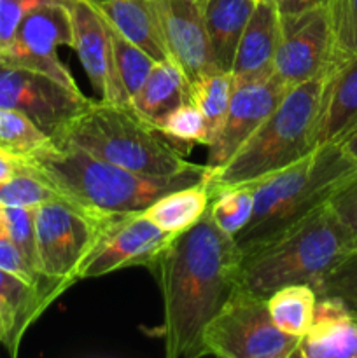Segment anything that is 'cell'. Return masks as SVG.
<instances>
[{
  "label": "cell",
  "instance_id": "d4e9b609",
  "mask_svg": "<svg viewBox=\"0 0 357 358\" xmlns=\"http://www.w3.org/2000/svg\"><path fill=\"white\" fill-rule=\"evenodd\" d=\"M231 93H233V77L230 72L220 69L202 73L189 83L188 101L195 105L205 117L212 142L226 119Z\"/></svg>",
  "mask_w": 357,
  "mask_h": 358
},
{
  "label": "cell",
  "instance_id": "6da1fadb",
  "mask_svg": "<svg viewBox=\"0 0 357 358\" xmlns=\"http://www.w3.org/2000/svg\"><path fill=\"white\" fill-rule=\"evenodd\" d=\"M240 257L233 238L209 212L160 255L150 269L163 301L160 334L167 358L203 357V332L237 290Z\"/></svg>",
  "mask_w": 357,
  "mask_h": 358
},
{
  "label": "cell",
  "instance_id": "44dd1931",
  "mask_svg": "<svg viewBox=\"0 0 357 358\" xmlns=\"http://www.w3.org/2000/svg\"><path fill=\"white\" fill-rule=\"evenodd\" d=\"M258 0H202L203 17L217 66L231 72L238 42Z\"/></svg>",
  "mask_w": 357,
  "mask_h": 358
},
{
  "label": "cell",
  "instance_id": "603a6c76",
  "mask_svg": "<svg viewBox=\"0 0 357 358\" xmlns=\"http://www.w3.org/2000/svg\"><path fill=\"white\" fill-rule=\"evenodd\" d=\"M0 299L6 301L14 313V329L7 343V350L10 355L16 357L27 329L56 299L38 285H34L6 269H0Z\"/></svg>",
  "mask_w": 357,
  "mask_h": 358
},
{
  "label": "cell",
  "instance_id": "8d00e7d4",
  "mask_svg": "<svg viewBox=\"0 0 357 358\" xmlns=\"http://www.w3.org/2000/svg\"><path fill=\"white\" fill-rule=\"evenodd\" d=\"M328 0H273L280 16H290L326 6Z\"/></svg>",
  "mask_w": 357,
  "mask_h": 358
},
{
  "label": "cell",
  "instance_id": "3957f363",
  "mask_svg": "<svg viewBox=\"0 0 357 358\" xmlns=\"http://www.w3.org/2000/svg\"><path fill=\"white\" fill-rule=\"evenodd\" d=\"M354 250L350 234L324 203L286 233L244 252L238 264V287L261 297L294 283L315 290Z\"/></svg>",
  "mask_w": 357,
  "mask_h": 358
},
{
  "label": "cell",
  "instance_id": "8992f818",
  "mask_svg": "<svg viewBox=\"0 0 357 358\" xmlns=\"http://www.w3.org/2000/svg\"><path fill=\"white\" fill-rule=\"evenodd\" d=\"M51 140L135 173L164 177L205 168L186 159L178 147L128 107L102 100L91 101Z\"/></svg>",
  "mask_w": 357,
  "mask_h": 358
},
{
  "label": "cell",
  "instance_id": "277c9868",
  "mask_svg": "<svg viewBox=\"0 0 357 358\" xmlns=\"http://www.w3.org/2000/svg\"><path fill=\"white\" fill-rule=\"evenodd\" d=\"M354 164L340 145H322L284 170L254 180V210L244 229L233 238L244 252L265 245L324 205L336 185L349 177Z\"/></svg>",
  "mask_w": 357,
  "mask_h": 358
},
{
  "label": "cell",
  "instance_id": "2e32d148",
  "mask_svg": "<svg viewBox=\"0 0 357 358\" xmlns=\"http://www.w3.org/2000/svg\"><path fill=\"white\" fill-rule=\"evenodd\" d=\"M280 41V14L273 0H258L241 34L231 77L248 80L273 73V59Z\"/></svg>",
  "mask_w": 357,
  "mask_h": 358
},
{
  "label": "cell",
  "instance_id": "5b68a950",
  "mask_svg": "<svg viewBox=\"0 0 357 358\" xmlns=\"http://www.w3.org/2000/svg\"><path fill=\"white\" fill-rule=\"evenodd\" d=\"M326 77L290 87L279 107L212 173L209 189L245 184L290 166L317 149V124Z\"/></svg>",
  "mask_w": 357,
  "mask_h": 358
},
{
  "label": "cell",
  "instance_id": "9c48e42d",
  "mask_svg": "<svg viewBox=\"0 0 357 358\" xmlns=\"http://www.w3.org/2000/svg\"><path fill=\"white\" fill-rule=\"evenodd\" d=\"M91 98L37 70L0 62V110L30 119L49 138L86 110Z\"/></svg>",
  "mask_w": 357,
  "mask_h": 358
},
{
  "label": "cell",
  "instance_id": "f546056e",
  "mask_svg": "<svg viewBox=\"0 0 357 358\" xmlns=\"http://www.w3.org/2000/svg\"><path fill=\"white\" fill-rule=\"evenodd\" d=\"M153 128L156 131H160L164 138L170 140L181 150L182 147L188 145L209 147L210 142H212V136H210L205 117L189 101H186V103L178 105L177 108L168 112Z\"/></svg>",
  "mask_w": 357,
  "mask_h": 358
},
{
  "label": "cell",
  "instance_id": "ac0fdd59",
  "mask_svg": "<svg viewBox=\"0 0 357 358\" xmlns=\"http://www.w3.org/2000/svg\"><path fill=\"white\" fill-rule=\"evenodd\" d=\"M357 133V59L326 76L317 147L340 145Z\"/></svg>",
  "mask_w": 357,
  "mask_h": 358
},
{
  "label": "cell",
  "instance_id": "8fae6325",
  "mask_svg": "<svg viewBox=\"0 0 357 358\" xmlns=\"http://www.w3.org/2000/svg\"><path fill=\"white\" fill-rule=\"evenodd\" d=\"M331 30L326 6L280 16V41L273 59V77L286 87L328 76Z\"/></svg>",
  "mask_w": 357,
  "mask_h": 358
},
{
  "label": "cell",
  "instance_id": "836d02e7",
  "mask_svg": "<svg viewBox=\"0 0 357 358\" xmlns=\"http://www.w3.org/2000/svg\"><path fill=\"white\" fill-rule=\"evenodd\" d=\"M326 205L338 219V222L345 227L357 248V170H354L349 177L336 185Z\"/></svg>",
  "mask_w": 357,
  "mask_h": 358
},
{
  "label": "cell",
  "instance_id": "484cf974",
  "mask_svg": "<svg viewBox=\"0 0 357 358\" xmlns=\"http://www.w3.org/2000/svg\"><path fill=\"white\" fill-rule=\"evenodd\" d=\"M108 37H111L115 80H118V87L121 91L122 105L126 107L130 100L139 93L144 80L147 79L156 62L146 51H142L139 45L122 37L111 23H108Z\"/></svg>",
  "mask_w": 357,
  "mask_h": 358
},
{
  "label": "cell",
  "instance_id": "ba28073f",
  "mask_svg": "<svg viewBox=\"0 0 357 358\" xmlns=\"http://www.w3.org/2000/svg\"><path fill=\"white\" fill-rule=\"evenodd\" d=\"M300 338L286 334L273 324L268 297L237 287L202 338L203 357L290 358Z\"/></svg>",
  "mask_w": 357,
  "mask_h": 358
},
{
  "label": "cell",
  "instance_id": "83f0119b",
  "mask_svg": "<svg viewBox=\"0 0 357 358\" xmlns=\"http://www.w3.org/2000/svg\"><path fill=\"white\" fill-rule=\"evenodd\" d=\"M49 203H72L27 161L7 182L0 184V205L38 208Z\"/></svg>",
  "mask_w": 357,
  "mask_h": 358
},
{
  "label": "cell",
  "instance_id": "74e56055",
  "mask_svg": "<svg viewBox=\"0 0 357 358\" xmlns=\"http://www.w3.org/2000/svg\"><path fill=\"white\" fill-rule=\"evenodd\" d=\"M23 159L24 157L20 156V154L0 147V184L9 180L20 170V166L23 164Z\"/></svg>",
  "mask_w": 357,
  "mask_h": 358
},
{
  "label": "cell",
  "instance_id": "f35d334b",
  "mask_svg": "<svg viewBox=\"0 0 357 358\" xmlns=\"http://www.w3.org/2000/svg\"><path fill=\"white\" fill-rule=\"evenodd\" d=\"M14 329V313L9 306H7L6 301L0 299V345H6L9 343L10 334H13Z\"/></svg>",
  "mask_w": 357,
  "mask_h": 358
},
{
  "label": "cell",
  "instance_id": "9a60e30c",
  "mask_svg": "<svg viewBox=\"0 0 357 358\" xmlns=\"http://www.w3.org/2000/svg\"><path fill=\"white\" fill-rule=\"evenodd\" d=\"M72 16L74 42L77 58L86 72L98 100L122 105L112 63L108 23L94 0H66Z\"/></svg>",
  "mask_w": 357,
  "mask_h": 358
},
{
  "label": "cell",
  "instance_id": "ffe728a7",
  "mask_svg": "<svg viewBox=\"0 0 357 358\" xmlns=\"http://www.w3.org/2000/svg\"><path fill=\"white\" fill-rule=\"evenodd\" d=\"M188 79L170 59L156 62L126 107L146 124L154 126L168 112L188 101Z\"/></svg>",
  "mask_w": 357,
  "mask_h": 358
},
{
  "label": "cell",
  "instance_id": "5bb4252c",
  "mask_svg": "<svg viewBox=\"0 0 357 358\" xmlns=\"http://www.w3.org/2000/svg\"><path fill=\"white\" fill-rule=\"evenodd\" d=\"M168 59L191 83L219 69L198 0H156Z\"/></svg>",
  "mask_w": 357,
  "mask_h": 358
},
{
  "label": "cell",
  "instance_id": "7a4b0ae2",
  "mask_svg": "<svg viewBox=\"0 0 357 358\" xmlns=\"http://www.w3.org/2000/svg\"><path fill=\"white\" fill-rule=\"evenodd\" d=\"M72 203L108 215L140 213L161 196L203 180L206 168L177 175H144L62 143H48L24 157Z\"/></svg>",
  "mask_w": 357,
  "mask_h": 358
},
{
  "label": "cell",
  "instance_id": "cb8c5ba5",
  "mask_svg": "<svg viewBox=\"0 0 357 358\" xmlns=\"http://www.w3.org/2000/svg\"><path fill=\"white\" fill-rule=\"evenodd\" d=\"M317 292L304 283L280 287L268 296V310L273 324L286 334L303 338L312 327Z\"/></svg>",
  "mask_w": 357,
  "mask_h": 358
},
{
  "label": "cell",
  "instance_id": "60d3db41",
  "mask_svg": "<svg viewBox=\"0 0 357 358\" xmlns=\"http://www.w3.org/2000/svg\"><path fill=\"white\" fill-rule=\"evenodd\" d=\"M4 220V205H0V222Z\"/></svg>",
  "mask_w": 357,
  "mask_h": 358
},
{
  "label": "cell",
  "instance_id": "d6a6232c",
  "mask_svg": "<svg viewBox=\"0 0 357 358\" xmlns=\"http://www.w3.org/2000/svg\"><path fill=\"white\" fill-rule=\"evenodd\" d=\"M4 226H6L10 240L14 241V245L20 248L23 257L27 259L30 268L44 278L37 250V234H35V208L4 206Z\"/></svg>",
  "mask_w": 357,
  "mask_h": 358
},
{
  "label": "cell",
  "instance_id": "4fadbf2b",
  "mask_svg": "<svg viewBox=\"0 0 357 358\" xmlns=\"http://www.w3.org/2000/svg\"><path fill=\"white\" fill-rule=\"evenodd\" d=\"M289 87L272 76L248 80H233L230 108L219 133L210 143L206 156V175L223 166L238 147L279 107Z\"/></svg>",
  "mask_w": 357,
  "mask_h": 358
},
{
  "label": "cell",
  "instance_id": "52a82bcc",
  "mask_svg": "<svg viewBox=\"0 0 357 358\" xmlns=\"http://www.w3.org/2000/svg\"><path fill=\"white\" fill-rule=\"evenodd\" d=\"M114 215L77 203L35 208V234L44 278L59 292L80 280V271Z\"/></svg>",
  "mask_w": 357,
  "mask_h": 358
},
{
  "label": "cell",
  "instance_id": "e0dca14e",
  "mask_svg": "<svg viewBox=\"0 0 357 358\" xmlns=\"http://www.w3.org/2000/svg\"><path fill=\"white\" fill-rule=\"evenodd\" d=\"M294 357L357 358V318L338 301L317 297L312 327L300 339Z\"/></svg>",
  "mask_w": 357,
  "mask_h": 358
},
{
  "label": "cell",
  "instance_id": "4dcf8cb0",
  "mask_svg": "<svg viewBox=\"0 0 357 358\" xmlns=\"http://www.w3.org/2000/svg\"><path fill=\"white\" fill-rule=\"evenodd\" d=\"M51 142L28 117L13 110H0V147L27 157Z\"/></svg>",
  "mask_w": 357,
  "mask_h": 358
},
{
  "label": "cell",
  "instance_id": "b9f144b4",
  "mask_svg": "<svg viewBox=\"0 0 357 358\" xmlns=\"http://www.w3.org/2000/svg\"><path fill=\"white\" fill-rule=\"evenodd\" d=\"M198 2H202V0H198Z\"/></svg>",
  "mask_w": 357,
  "mask_h": 358
},
{
  "label": "cell",
  "instance_id": "ab89813d",
  "mask_svg": "<svg viewBox=\"0 0 357 358\" xmlns=\"http://www.w3.org/2000/svg\"><path fill=\"white\" fill-rule=\"evenodd\" d=\"M340 147H342V150L345 152V156L349 157L354 164H357V133L350 136V138H346L343 143H340Z\"/></svg>",
  "mask_w": 357,
  "mask_h": 358
},
{
  "label": "cell",
  "instance_id": "7402d4cb",
  "mask_svg": "<svg viewBox=\"0 0 357 358\" xmlns=\"http://www.w3.org/2000/svg\"><path fill=\"white\" fill-rule=\"evenodd\" d=\"M209 205L210 189L203 178L196 184L161 196L142 213L164 233L181 234L206 215Z\"/></svg>",
  "mask_w": 357,
  "mask_h": 358
},
{
  "label": "cell",
  "instance_id": "7c38bea8",
  "mask_svg": "<svg viewBox=\"0 0 357 358\" xmlns=\"http://www.w3.org/2000/svg\"><path fill=\"white\" fill-rule=\"evenodd\" d=\"M175 236L161 231L142 212L114 215L88 257L80 280L100 278L133 266L150 269Z\"/></svg>",
  "mask_w": 357,
  "mask_h": 358
},
{
  "label": "cell",
  "instance_id": "f1b7e54d",
  "mask_svg": "<svg viewBox=\"0 0 357 358\" xmlns=\"http://www.w3.org/2000/svg\"><path fill=\"white\" fill-rule=\"evenodd\" d=\"M331 59L328 76L345 63L357 59V0H328Z\"/></svg>",
  "mask_w": 357,
  "mask_h": 358
},
{
  "label": "cell",
  "instance_id": "4316f807",
  "mask_svg": "<svg viewBox=\"0 0 357 358\" xmlns=\"http://www.w3.org/2000/svg\"><path fill=\"white\" fill-rule=\"evenodd\" d=\"M254 180L245 182V184L212 189L210 191L209 205V215L212 222L223 233H226L227 236H237L252 215V210H254Z\"/></svg>",
  "mask_w": 357,
  "mask_h": 358
},
{
  "label": "cell",
  "instance_id": "1f68e13d",
  "mask_svg": "<svg viewBox=\"0 0 357 358\" xmlns=\"http://www.w3.org/2000/svg\"><path fill=\"white\" fill-rule=\"evenodd\" d=\"M315 292L317 297H331L338 301L357 318V248L322 278L315 287Z\"/></svg>",
  "mask_w": 357,
  "mask_h": 358
},
{
  "label": "cell",
  "instance_id": "d6986e66",
  "mask_svg": "<svg viewBox=\"0 0 357 358\" xmlns=\"http://www.w3.org/2000/svg\"><path fill=\"white\" fill-rule=\"evenodd\" d=\"M105 20L154 62L168 59L156 0H94Z\"/></svg>",
  "mask_w": 357,
  "mask_h": 358
},
{
  "label": "cell",
  "instance_id": "d590c367",
  "mask_svg": "<svg viewBox=\"0 0 357 358\" xmlns=\"http://www.w3.org/2000/svg\"><path fill=\"white\" fill-rule=\"evenodd\" d=\"M56 2L66 0H0V49L9 44L23 17L30 10Z\"/></svg>",
  "mask_w": 357,
  "mask_h": 358
},
{
  "label": "cell",
  "instance_id": "30bf717a",
  "mask_svg": "<svg viewBox=\"0 0 357 358\" xmlns=\"http://www.w3.org/2000/svg\"><path fill=\"white\" fill-rule=\"evenodd\" d=\"M72 16L66 2L46 3L23 17L9 44L0 49V62L37 70L66 87L79 90L58 56L59 45L72 48Z\"/></svg>",
  "mask_w": 357,
  "mask_h": 358
},
{
  "label": "cell",
  "instance_id": "e575fe53",
  "mask_svg": "<svg viewBox=\"0 0 357 358\" xmlns=\"http://www.w3.org/2000/svg\"><path fill=\"white\" fill-rule=\"evenodd\" d=\"M0 269H6V271L20 276V278L27 280V282L34 283V285H38L41 289H44L46 292L51 294L55 299H58V297L62 296L55 285L46 282L42 276H38L37 273L30 268L27 259H24L23 254L20 252V248H18L16 245H14V241L10 240L9 233H7L6 226H4V220L0 222Z\"/></svg>",
  "mask_w": 357,
  "mask_h": 358
}]
</instances>
